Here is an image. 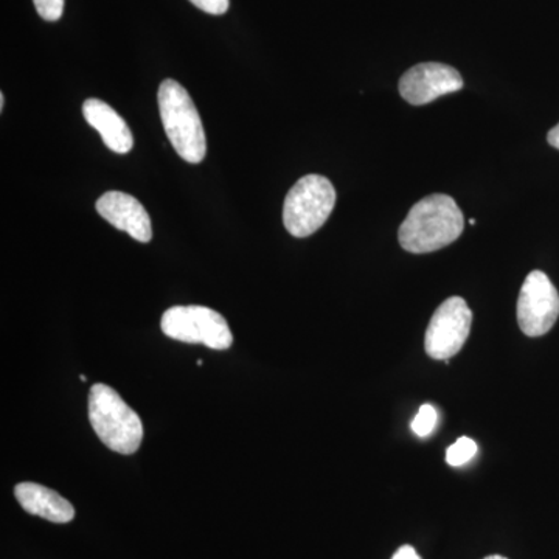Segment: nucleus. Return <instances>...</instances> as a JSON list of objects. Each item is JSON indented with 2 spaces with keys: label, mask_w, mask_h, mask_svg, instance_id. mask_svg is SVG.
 <instances>
[{
  "label": "nucleus",
  "mask_w": 559,
  "mask_h": 559,
  "mask_svg": "<svg viewBox=\"0 0 559 559\" xmlns=\"http://www.w3.org/2000/svg\"><path fill=\"white\" fill-rule=\"evenodd\" d=\"M465 229V216L448 194H430L411 209L401 224V248L411 253L436 252L459 240Z\"/></svg>",
  "instance_id": "obj_1"
},
{
  "label": "nucleus",
  "mask_w": 559,
  "mask_h": 559,
  "mask_svg": "<svg viewBox=\"0 0 559 559\" xmlns=\"http://www.w3.org/2000/svg\"><path fill=\"white\" fill-rule=\"evenodd\" d=\"M157 103L164 130L180 159L201 164L207 154V139L189 92L178 81H162Z\"/></svg>",
  "instance_id": "obj_2"
},
{
  "label": "nucleus",
  "mask_w": 559,
  "mask_h": 559,
  "mask_svg": "<svg viewBox=\"0 0 559 559\" xmlns=\"http://www.w3.org/2000/svg\"><path fill=\"white\" fill-rule=\"evenodd\" d=\"M90 421L98 439L110 451L131 455L138 452L142 444V419L109 385H92Z\"/></svg>",
  "instance_id": "obj_3"
},
{
  "label": "nucleus",
  "mask_w": 559,
  "mask_h": 559,
  "mask_svg": "<svg viewBox=\"0 0 559 559\" xmlns=\"http://www.w3.org/2000/svg\"><path fill=\"white\" fill-rule=\"evenodd\" d=\"M334 204L336 190L330 179L319 175L305 176L286 194L283 224L293 237H310L330 218Z\"/></svg>",
  "instance_id": "obj_4"
},
{
  "label": "nucleus",
  "mask_w": 559,
  "mask_h": 559,
  "mask_svg": "<svg viewBox=\"0 0 559 559\" xmlns=\"http://www.w3.org/2000/svg\"><path fill=\"white\" fill-rule=\"evenodd\" d=\"M162 333L186 344H201L212 349H227L234 336L227 320L218 311L200 305L171 307L160 320Z\"/></svg>",
  "instance_id": "obj_5"
},
{
  "label": "nucleus",
  "mask_w": 559,
  "mask_h": 559,
  "mask_svg": "<svg viewBox=\"0 0 559 559\" xmlns=\"http://www.w3.org/2000/svg\"><path fill=\"white\" fill-rule=\"evenodd\" d=\"M473 312L462 297H450L437 308L425 336V349L429 358L450 360L468 341Z\"/></svg>",
  "instance_id": "obj_6"
},
{
  "label": "nucleus",
  "mask_w": 559,
  "mask_h": 559,
  "mask_svg": "<svg viewBox=\"0 0 559 559\" xmlns=\"http://www.w3.org/2000/svg\"><path fill=\"white\" fill-rule=\"evenodd\" d=\"M518 323L525 336L539 337L554 329L559 318V294L543 271H532L518 299Z\"/></svg>",
  "instance_id": "obj_7"
},
{
  "label": "nucleus",
  "mask_w": 559,
  "mask_h": 559,
  "mask_svg": "<svg viewBox=\"0 0 559 559\" xmlns=\"http://www.w3.org/2000/svg\"><path fill=\"white\" fill-rule=\"evenodd\" d=\"M463 87L459 70L441 62H423L407 70L400 80V94L414 106L428 103L452 94Z\"/></svg>",
  "instance_id": "obj_8"
},
{
  "label": "nucleus",
  "mask_w": 559,
  "mask_h": 559,
  "mask_svg": "<svg viewBox=\"0 0 559 559\" xmlns=\"http://www.w3.org/2000/svg\"><path fill=\"white\" fill-rule=\"evenodd\" d=\"M95 207L110 226L127 231L135 241L150 242L153 238L148 212L131 194L123 191H108L98 198Z\"/></svg>",
  "instance_id": "obj_9"
},
{
  "label": "nucleus",
  "mask_w": 559,
  "mask_h": 559,
  "mask_svg": "<svg viewBox=\"0 0 559 559\" xmlns=\"http://www.w3.org/2000/svg\"><path fill=\"white\" fill-rule=\"evenodd\" d=\"M83 116L94 130L100 132L103 143L117 154H128L134 146V138L127 121L108 103L87 98Z\"/></svg>",
  "instance_id": "obj_10"
},
{
  "label": "nucleus",
  "mask_w": 559,
  "mask_h": 559,
  "mask_svg": "<svg viewBox=\"0 0 559 559\" xmlns=\"http://www.w3.org/2000/svg\"><path fill=\"white\" fill-rule=\"evenodd\" d=\"M14 495L22 509L43 520L55 522V524H68L75 518L72 503L44 485L22 481L14 488Z\"/></svg>",
  "instance_id": "obj_11"
},
{
  "label": "nucleus",
  "mask_w": 559,
  "mask_h": 559,
  "mask_svg": "<svg viewBox=\"0 0 559 559\" xmlns=\"http://www.w3.org/2000/svg\"><path fill=\"white\" fill-rule=\"evenodd\" d=\"M477 454L476 441L462 437L447 452V462L451 466H462Z\"/></svg>",
  "instance_id": "obj_12"
},
{
  "label": "nucleus",
  "mask_w": 559,
  "mask_h": 559,
  "mask_svg": "<svg viewBox=\"0 0 559 559\" xmlns=\"http://www.w3.org/2000/svg\"><path fill=\"white\" fill-rule=\"evenodd\" d=\"M437 411L436 407L430 404L419 407L417 417L412 421V430L417 433L418 437H426L432 432L437 425Z\"/></svg>",
  "instance_id": "obj_13"
},
{
  "label": "nucleus",
  "mask_w": 559,
  "mask_h": 559,
  "mask_svg": "<svg viewBox=\"0 0 559 559\" xmlns=\"http://www.w3.org/2000/svg\"><path fill=\"white\" fill-rule=\"evenodd\" d=\"M36 11L44 21L57 22L64 11V0H33Z\"/></svg>",
  "instance_id": "obj_14"
},
{
  "label": "nucleus",
  "mask_w": 559,
  "mask_h": 559,
  "mask_svg": "<svg viewBox=\"0 0 559 559\" xmlns=\"http://www.w3.org/2000/svg\"><path fill=\"white\" fill-rule=\"evenodd\" d=\"M190 2L198 9L205 11V13L213 14V16H221L230 7V0H190Z\"/></svg>",
  "instance_id": "obj_15"
},
{
  "label": "nucleus",
  "mask_w": 559,
  "mask_h": 559,
  "mask_svg": "<svg viewBox=\"0 0 559 559\" xmlns=\"http://www.w3.org/2000/svg\"><path fill=\"white\" fill-rule=\"evenodd\" d=\"M392 559H421L417 554V550L412 546H403L396 550V554L393 555Z\"/></svg>",
  "instance_id": "obj_16"
},
{
  "label": "nucleus",
  "mask_w": 559,
  "mask_h": 559,
  "mask_svg": "<svg viewBox=\"0 0 559 559\" xmlns=\"http://www.w3.org/2000/svg\"><path fill=\"white\" fill-rule=\"evenodd\" d=\"M547 140H549V143L554 148L559 150V123L554 128V130H550L549 135H547Z\"/></svg>",
  "instance_id": "obj_17"
},
{
  "label": "nucleus",
  "mask_w": 559,
  "mask_h": 559,
  "mask_svg": "<svg viewBox=\"0 0 559 559\" xmlns=\"http://www.w3.org/2000/svg\"><path fill=\"white\" fill-rule=\"evenodd\" d=\"M5 108V95L0 94V110H3Z\"/></svg>",
  "instance_id": "obj_18"
},
{
  "label": "nucleus",
  "mask_w": 559,
  "mask_h": 559,
  "mask_svg": "<svg viewBox=\"0 0 559 559\" xmlns=\"http://www.w3.org/2000/svg\"><path fill=\"white\" fill-rule=\"evenodd\" d=\"M484 559H509V558L502 557V555H489V557L484 558Z\"/></svg>",
  "instance_id": "obj_19"
},
{
  "label": "nucleus",
  "mask_w": 559,
  "mask_h": 559,
  "mask_svg": "<svg viewBox=\"0 0 559 559\" xmlns=\"http://www.w3.org/2000/svg\"><path fill=\"white\" fill-rule=\"evenodd\" d=\"M474 224H476V219L471 218V219H469V226H474Z\"/></svg>",
  "instance_id": "obj_20"
}]
</instances>
